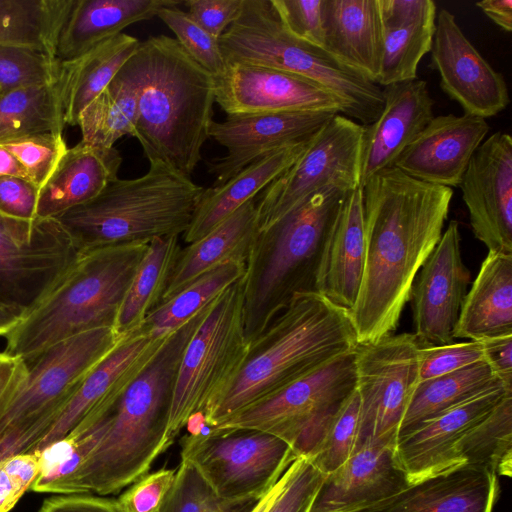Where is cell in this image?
Segmentation results:
<instances>
[{
	"mask_svg": "<svg viewBox=\"0 0 512 512\" xmlns=\"http://www.w3.org/2000/svg\"><path fill=\"white\" fill-rule=\"evenodd\" d=\"M0 176H12L29 180L24 167L17 158L2 145H0Z\"/></svg>",
	"mask_w": 512,
	"mask_h": 512,
	"instance_id": "59",
	"label": "cell"
},
{
	"mask_svg": "<svg viewBox=\"0 0 512 512\" xmlns=\"http://www.w3.org/2000/svg\"><path fill=\"white\" fill-rule=\"evenodd\" d=\"M134 90L133 136L149 162L159 161L190 177L202 160L213 121V76L175 38L150 36L116 74Z\"/></svg>",
	"mask_w": 512,
	"mask_h": 512,
	"instance_id": "2",
	"label": "cell"
},
{
	"mask_svg": "<svg viewBox=\"0 0 512 512\" xmlns=\"http://www.w3.org/2000/svg\"><path fill=\"white\" fill-rule=\"evenodd\" d=\"M365 262L362 188L349 191L340 207L321 259L316 292L350 310L360 289Z\"/></svg>",
	"mask_w": 512,
	"mask_h": 512,
	"instance_id": "27",
	"label": "cell"
},
{
	"mask_svg": "<svg viewBox=\"0 0 512 512\" xmlns=\"http://www.w3.org/2000/svg\"><path fill=\"white\" fill-rule=\"evenodd\" d=\"M361 188L365 262L348 312L358 344H367L397 329L416 276L443 234L453 189L417 180L394 166Z\"/></svg>",
	"mask_w": 512,
	"mask_h": 512,
	"instance_id": "1",
	"label": "cell"
},
{
	"mask_svg": "<svg viewBox=\"0 0 512 512\" xmlns=\"http://www.w3.org/2000/svg\"><path fill=\"white\" fill-rule=\"evenodd\" d=\"M358 345L348 310L317 292L294 295L249 344L241 368L207 412V421L218 425Z\"/></svg>",
	"mask_w": 512,
	"mask_h": 512,
	"instance_id": "4",
	"label": "cell"
},
{
	"mask_svg": "<svg viewBox=\"0 0 512 512\" xmlns=\"http://www.w3.org/2000/svg\"><path fill=\"white\" fill-rule=\"evenodd\" d=\"M359 415L357 391L342 407L316 453L310 458L323 474H328L341 466L355 449Z\"/></svg>",
	"mask_w": 512,
	"mask_h": 512,
	"instance_id": "46",
	"label": "cell"
},
{
	"mask_svg": "<svg viewBox=\"0 0 512 512\" xmlns=\"http://www.w3.org/2000/svg\"><path fill=\"white\" fill-rule=\"evenodd\" d=\"M474 236L491 252L512 254V138L496 132L473 154L458 186Z\"/></svg>",
	"mask_w": 512,
	"mask_h": 512,
	"instance_id": "18",
	"label": "cell"
},
{
	"mask_svg": "<svg viewBox=\"0 0 512 512\" xmlns=\"http://www.w3.org/2000/svg\"><path fill=\"white\" fill-rule=\"evenodd\" d=\"M39 189L51 177L68 150L62 133L46 132L1 141Z\"/></svg>",
	"mask_w": 512,
	"mask_h": 512,
	"instance_id": "45",
	"label": "cell"
},
{
	"mask_svg": "<svg viewBox=\"0 0 512 512\" xmlns=\"http://www.w3.org/2000/svg\"><path fill=\"white\" fill-rule=\"evenodd\" d=\"M124 336L112 327L89 330L48 347L26 363L24 384L0 415V439L10 430L66 404Z\"/></svg>",
	"mask_w": 512,
	"mask_h": 512,
	"instance_id": "15",
	"label": "cell"
},
{
	"mask_svg": "<svg viewBox=\"0 0 512 512\" xmlns=\"http://www.w3.org/2000/svg\"><path fill=\"white\" fill-rule=\"evenodd\" d=\"M430 52L442 90L464 113L486 119L507 107L510 100L504 77L477 51L446 9L436 16Z\"/></svg>",
	"mask_w": 512,
	"mask_h": 512,
	"instance_id": "20",
	"label": "cell"
},
{
	"mask_svg": "<svg viewBox=\"0 0 512 512\" xmlns=\"http://www.w3.org/2000/svg\"><path fill=\"white\" fill-rule=\"evenodd\" d=\"M260 498H220L195 466L181 459L159 512H251Z\"/></svg>",
	"mask_w": 512,
	"mask_h": 512,
	"instance_id": "42",
	"label": "cell"
},
{
	"mask_svg": "<svg viewBox=\"0 0 512 512\" xmlns=\"http://www.w3.org/2000/svg\"><path fill=\"white\" fill-rule=\"evenodd\" d=\"M41 472V454L28 451L0 463V512H10Z\"/></svg>",
	"mask_w": 512,
	"mask_h": 512,
	"instance_id": "50",
	"label": "cell"
},
{
	"mask_svg": "<svg viewBox=\"0 0 512 512\" xmlns=\"http://www.w3.org/2000/svg\"><path fill=\"white\" fill-rule=\"evenodd\" d=\"M39 512H123L117 499L90 493L64 494L44 501Z\"/></svg>",
	"mask_w": 512,
	"mask_h": 512,
	"instance_id": "55",
	"label": "cell"
},
{
	"mask_svg": "<svg viewBox=\"0 0 512 512\" xmlns=\"http://www.w3.org/2000/svg\"><path fill=\"white\" fill-rule=\"evenodd\" d=\"M335 113L324 111L286 112L249 116H227L212 121L209 138L226 149L219 158L207 162L221 185L245 167L277 149L311 138Z\"/></svg>",
	"mask_w": 512,
	"mask_h": 512,
	"instance_id": "21",
	"label": "cell"
},
{
	"mask_svg": "<svg viewBox=\"0 0 512 512\" xmlns=\"http://www.w3.org/2000/svg\"><path fill=\"white\" fill-rule=\"evenodd\" d=\"M249 343L243 319V277L211 304L183 352L168 422L174 441L188 418L207 412L237 375Z\"/></svg>",
	"mask_w": 512,
	"mask_h": 512,
	"instance_id": "9",
	"label": "cell"
},
{
	"mask_svg": "<svg viewBox=\"0 0 512 512\" xmlns=\"http://www.w3.org/2000/svg\"><path fill=\"white\" fill-rule=\"evenodd\" d=\"M483 360L507 385L512 386V335L479 340Z\"/></svg>",
	"mask_w": 512,
	"mask_h": 512,
	"instance_id": "57",
	"label": "cell"
},
{
	"mask_svg": "<svg viewBox=\"0 0 512 512\" xmlns=\"http://www.w3.org/2000/svg\"><path fill=\"white\" fill-rule=\"evenodd\" d=\"M312 137L266 154L225 183L205 188L190 225L182 235L184 241L190 244L201 239L243 204L254 199L299 158Z\"/></svg>",
	"mask_w": 512,
	"mask_h": 512,
	"instance_id": "31",
	"label": "cell"
},
{
	"mask_svg": "<svg viewBox=\"0 0 512 512\" xmlns=\"http://www.w3.org/2000/svg\"><path fill=\"white\" fill-rule=\"evenodd\" d=\"M166 338L151 339L139 328L125 335L85 377L58 418L30 451H42L77 425H93L108 416Z\"/></svg>",
	"mask_w": 512,
	"mask_h": 512,
	"instance_id": "19",
	"label": "cell"
},
{
	"mask_svg": "<svg viewBox=\"0 0 512 512\" xmlns=\"http://www.w3.org/2000/svg\"><path fill=\"white\" fill-rule=\"evenodd\" d=\"M362 134V124L334 115L299 158L262 191L256 202L258 231L322 190L359 188Z\"/></svg>",
	"mask_w": 512,
	"mask_h": 512,
	"instance_id": "12",
	"label": "cell"
},
{
	"mask_svg": "<svg viewBox=\"0 0 512 512\" xmlns=\"http://www.w3.org/2000/svg\"><path fill=\"white\" fill-rule=\"evenodd\" d=\"M22 314L0 302V336L5 337L17 324Z\"/></svg>",
	"mask_w": 512,
	"mask_h": 512,
	"instance_id": "61",
	"label": "cell"
},
{
	"mask_svg": "<svg viewBox=\"0 0 512 512\" xmlns=\"http://www.w3.org/2000/svg\"><path fill=\"white\" fill-rule=\"evenodd\" d=\"M355 350L238 411L216 425V429L269 433L288 443L297 457L312 458L334 419L356 391Z\"/></svg>",
	"mask_w": 512,
	"mask_h": 512,
	"instance_id": "10",
	"label": "cell"
},
{
	"mask_svg": "<svg viewBox=\"0 0 512 512\" xmlns=\"http://www.w3.org/2000/svg\"><path fill=\"white\" fill-rule=\"evenodd\" d=\"M149 243L111 245L79 252L76 260L5 336L6 353L30 362L74 335L114 328Z\"/></svg>",
	"mask_w": 512,
	"mask_h": 512,
	"instance_id": "5",
	"label": "cell"
},
{
	"mask_svg": "<svg viewBox=\"0 0 512 512\" xmlns=\"http://www.w3.org/2000/svg\"><path fill=\"white\" fill-rule=\"evenodd\" d=\"M348 192L329 188L315 193L258 231L243 276V319L249 344L294 295L316 292L324 248Z\"/></svg>",
	"mask_w": 512,
	"mask_h": 512,
	"instance_id": "6",
	"label": "cell"
},
{
	"mask_svg": "<svg viewBox=\"0 0 512 512\" xmlns=\"http://www.w3.org/2000/svg\"><path fill=\"white\" fill-rule=\"evenodd\" d=\"M157 17L175 34L184 51L213 77L225 71L219 38L203 30L187 12L178 6L164 7L158 11Z\"/></svg>",
	"mask_w": 512,
	"mask_h": 512,
	"instance_id": "44",
	"label": "cell"
},
{
	"mask_svg": "<svg viewBox=\"0 0 512 512\" xmlns=\"http://www.w3.org/2000/svg\"><path fill=\"white\" fill-rule=\"evenodd\" d=\"M418 347L415 336L408 333L357 346L359 415L354 452L365 447L395 448L419 382Z\"/></svg>",
	"mask_w": 512,
	"mask_h": 512,
	"instance_id": "11",
	"label": "cell"
},
{
	"mask_svg": "<svg viewBox=\"0 0 512 512\" xmlns=\"http://www.w3.org/2000/svg\"><path fill=\"white\" fill-rule=\"evenodd\" d=\"M213 79L215 102L227 116L308 111L344 114L342 102L328 89L291 72L231 63Z\"/></svg>",
	"mask_w": 512,
	"mask_h": 512,
	"instance_id": "16",
	"label": "cell"
},
{
	"mask_svg": "<svg viewBox=\"0 0 512 512\" xmlns=\"http://www.w3.org/2000/svg\"><path fill=\"white\" fill-rule=\"evenodd\" d=\"M181 0H70L57 33L55 58L75 60L127 26L157 16Z\"/></svg>",
	"mask_w": 512,
	"mask_h": 512,
	"instance_id": "28",
	"label": "cell"
},
{
	"mask_svg": "<svg viewBox=\"0 0 512 512\" xmlns=\"http://www.w3.org/2000/svg\"><path fill=\"white\" fill-rule=\"evenodd\" d=\"M256 202L247 201L207 235L181 248L161 302L219 265L246 264L258 233Z\"/></svg>",
	"mask_w": 512,
	"mask_h": 512,
	"instance_id": "32",
	"label": "cell"
},
{
	"mask_svg": "<svg viewBox=\"0 0 512 512\" xmlns=\"http://www.w3.org/2000/svg\"><path fill=\"white\" fill-rule=\"evenodd\" d=\"M66 404L57 406L38 418L7 432L0 439V463L10 456L30 451L49 430Z\"/></svg>",
	"mask_w": 512,
	"mask_h": 512,
	"instance_id": "54",
	"label": "cell"
},
{
	"mask_svg": "<svg viewBox=\"0 0 512 512\" xmlns=\"http://www.w3.org/2000/svg\"><path fill=\"white\" fill-rule=\"evenodd\" d=\"M476 6L502 30L512 31L511 0H483L477 2Z\"/></svg>",
	"mask_w": 512,
	"mask_h": 512,
	"instance_id": "58",
	"label": "cell"
},
{
	"mask_svg": "<svg viewBox=\"0 0 512 512\" xmlns=\"http://www.w3.org/2000/svg\"><path fill=\"white\" fill-rule=\"evenodd\" d=\"M508 392L512 388L486 392L400 434L394 454L410 485L456 468V453L463 439Z\"/></svg>",
	"mask_w": 512,
	"mask_h": 512,
	"instance_id": "22",
	"label": "cell"
},
{
	"mask_svg": "<svg viewBox=\"0 0 512 512\" xmlns=\"http://www.w3.org/2000/svg\"><path fill=\"white\" fill-rule=\"evenodd\" d=\"M184 5L197 25L219 38L240 15L243 0H186Z\"/></svg>",
	"mask_w": 512,
	"mask_h": 512,
	"instance_id": "53",
	"label": "cell"
},
{
	"mask_svg": "<svg viewBox=\"0 0 512 512\" xmlns=\"http://www.w3.org/2000/svg\"><path fill=\"white\" fill-rule=\"evenodd\" d=\"M460 243L459 223L452 220L414 281L410 296L415 327L413 335L420 345L437 346L453 342L470 282Z\"/></svg>",
	"mask_w": 512,
	"mask_h": 512,
	"instance_id": "17",
	"label": "cell"
},
{
	"mask_svg": "<svg viewBox=\"0 0 512 512\" xmlns=\"http://www.w3.org/2000/svg\"><path fill=\"white\" fill-rule=\"evenodd\" d=\"M180 250L178 235L157 237L149 242L114 325L119 335L137 330L161 303Z\"/></svg>",
	"mask_w": 512,
	"mask_h": 512,
	"instance_id": "37",
	"label": "cell"
},
{
	"mask_svg": "<svg viewBox=\"0 0 512 512\" xmlns=\"http://www.w3.org/2000/svg\"><path fill=\"white\" fill-rule=\"evenodd\" d=\"M289 474L290 470L288 467L281 478L276 482V484L259 499L258 503L251 512H267L274 503L277 496L285 487L289 478Z\"/></svg>",
	"mask_w": 512,
	"mask_h": 512,
	"instance_id": "60",
	"label": "cell"
},
{
	"mask_svg": "<svg viewBox=\"0 0 512 512\" xmlns=\"http://www.w3.org/2000/svg\"><path fill=\"white\" fill-rule=\"evenodd\" d=\"M383 108L363 125L360 187L374 174L393 167L397 158L434 118L427 83L418 78L382 87Z\"/></svg>",
	"mask_w": 512,
	"mask_h": 512,
	"instance_id": "24",
	"label": "cell"
},
{
	"mask_svg": "<svg viewBox=\"0 0 512 512\" xmlns=\"http://www.w3.org/2000/svg\"><path fill=\"white\" fill-rule=\"evenodd\" d=\"M137 120V99L133 88L119 76L82 111L78 126L81 141L114 147L124 135L133 136Z\"/></svg>",
	"mask_w": 512,
	"mask_h": 512,
	"instance_id": "41",
	"label": "cell"
},
{
	"mask_svg": "<svg viewBox=\"0 0 512 512\" xmlns=\"http://www.w3.org/2000/svg\"><path fill=\"white\" fill-rule=\"evenodd\" d=\"M140 42L120 33L75 60L61 62L66 125H78L82 111L108 86Z\"/></svg>",
	"mask_w": 512,
	"mask_h": 512,
	"instance_id": "34",
	"label": "cell"
},
{
	"mask_svg": "<svg viewBox=\"0 0 512 512\" xmlns=\"http://www.w3.org/2000/svg\"><path fill=\"white\" fill-rule=\"evenodd\" d=\"M61 74V62L31 48L0 44V91L51 83Z\"/></svg>",
	"mask_w": 512,
	"mask_h": 512,
	"instance_id": "43",
	"label": "cell"
},
{
	"mask_svg": "<svg viewBox=\"0 0 512 512\" xmlns=\"http://www.w3.org/2000/svg\"><path fill=\"white\" fill-rule=\"evenodd\" d=\"M180 445L181 459L223 499L262 497L298 458L282 439L250 429H215L203 440Z\"/></svg>",
	"mask_w": 512,
	"mask_h": 512,
	"instance_id": "13",
	"label": "cell"
},
{
	"mask_svg": "<svg viewBox=\"0 0 512 512\" xmlns=\"http://www.w3.org/2000/svg\"><path fill=\"white\" fill-rule=\"evenodd\" d=\"M436 5L419 17L383 27L382 56L376 84L380 87L417 78L418 65L430 52L435 28Z\"/></svg>",
	"mask_w": 512,
	"mask_h": 512,
	"instance_id": "40",
	"label": "cell"
},
{
	"mask_svg": "<svg viewBox=\"0 0 512 512\" xmlns=\"http://www.w3.org/2000/svg\"><path fill=\"white\" fill-rule=\"evenodd\" d=\"M122 157L115 147H101L80 141L61 159L39 189L36 218H57L97 197L118 178Z\"/></svg>",
	"mask_w": 512,
	"mask_h": 512,
	"instance_id": "29",
	"label": "cell"
},
{
	"mask_svg": "<svg viewBox=\"0 0 512 512\" xmlns=\"http://www.w3.org/2000/svg\"><path fill=\"white\" fill-rule=\"evenodd\" d=\"M70 0H0V44L55 57V41Z\"/></svg>",
	"mask_w": 512,
	"mask_h": 512,
	"instance_id": "39",
	"label": "cell"
},
{
	"mask_svg": "<svg viewBox=\"0 0 512 512\" xmlns=\"http://www.w3.org/2000/svg\"><path fill=\"white\" fill-rule=\"evenodd\" d=\"M270 1L282 28L288 35L300 42L323 49V0Z\"/></svg>",
	"mask_w": 512,
	"mask_h": 512,
	"instance_id": "47",
	"label": "cell"
},
{
	"mask_svg": "<svg viewBox=\"0 0 512 512\" xmlns=\"http://www.w3.org/2000/svg\"><path fill=\"white\" fill-rule=\"evenodd\" d=\"M78 254L56 218L22 221L0 214V302L24 314Z\"/></svg>",
	"mask_w": 512,
	"mask_h": 512,
	"instance_id": "14",
	"label": "cell"
},
{
	"mask_svg": "<svg viewBox=\"0 0 512 512\" xmlns=\"http://www.w3.org/2000/svg\"><path fill=\"white\" fill-rule=\"evenodd\" d=\"M417 360L419 381H423L483 360V348L475 340L437 346L419 344Z\"/></svg>",
	"mask_w": 512,
	"mask_h": 512,
	"instance_id": "48",
	"label": "cell"
},
{
	"mask_svg": "<svg viewBox=\"0 0 512 512\" xmlns=\"http://www.w3.org/2000/svg\"><path fill=\"white\" fill-rule=\"evenodd\" d=\"M489 130L482 117L466 113L434 116L397 158L394 167L426 183L458 187Z\"/></svg>",
	"mask_w": 512,
	"mask_h": 512,
	"instance_id": "23",
	"label": "cell"
},
{
	"mask_svg": "<svg viewBox=\"0 0 512 512\" xmlns=\"http://www.w3.org/2000/svg\"><path fill=\"white\" fill-rule=\"evenodd\" d=\"M289 470L285 487L267 512H309L325 474L305 457H298Z\"/></svg>",
	"mask_w": 512,
	"mask_h": 512,
	"instance_id": "49",
	"label": "cell"
},
{
	"mask_svg": "<svg viewBox=\"0 0 512 512\" xmlns=\"http://www.w3.org/2000/svg\"><path fill=\"white\" fill-rule=\"evenodd\" d=\"M512 335V254L488 251L467 292L454 338L483 340Z\"/></svg>",
	"mask_w": 512,
	"mask_h": 512,
	"instance_id": "33",
	"label": "cell"
},
{
	"mask_svg": "<svg viewBox=\"0 0 512 512\" xmlns=\"http://www.w3.org/2000/svg\"><path fill=\"white\" fill-rule=\"evenodd\" d=\"M219 44L226 64L274 68L321 84L342 102L343 115L362 125L372 123L383 108L382 87L325 50L288 35L270 0H243L240 15L219 37Z\"/></svg>",
	"mask_w": 512,
	"mask_h": 512,
	"instance_id": "8",
	"label": "cell"
},
{
	"mask_svg": "<svg viewBox=\"0 0 512 512\" xmlns=\"http://www.w3.org/2000/svg\"><path fill=\"white\" fill-rule=\"evenodd\" d=\"M176 475V468H160L132 483L117 501L123 512H159Z\"/></svg>",
	"mask_w": 512,
	"mask_h": 512,
	"instance_id": "51",
	"label": "cell"
},
{
	"mask_svg": "<svg viewBox=\"0 0 512 512\" xmlns=\"http://www.w3.org/2000/svg\"><path fill=\"white\" fill-rule=\"evenodd\" d=\"M323 49L376 84L383 27L377 0H323Z\"/></svg>",
	"mask_w": 512,
	"mask_h": 512,
	"instance_id": "30",
	"label": "cell"
},
{
	"mask_svg": "<svg viewBox=\"0 0 512 512\" xmlns=\"http://www.w3.org/2000/svg\"><path fill=\"white\" fill-rule=\"evenodd\" d=\"M63 81L0 91V142L28 135L62 133Z\"/></svg>",
	"mask_w": 512,
	"mask_h": 512,
	"instance_id": "36",
	"label": "cell"
},
{
	"mask_svg": "<svg viewBox=\"0 0 512 512\" xmlns=\"http://www.w3.org/2000/svg\"><path fill=\"white\" fill-rule=\"evenodd\" d=\"M498 495L494 472L466 465L411 484L361 512H492Z\"/></svg>",
	"mask_w": 512,
	"mask_h": 512,
	"instance_id": "26",
	"label": "cell"
},
{
	"mask_svg": "<svg viewBox=\"0 0 512 512\" xmlns=\"http://www.w3.org/2000/svg\"><path fill=\"white\" fill-rule=\"evenodd\" d=\"M409 485L394 448L365 447L325 475L309 512H361Z\"/></svg>",
	"mask_w": 512,
	"mask_h": 512,
	"instance_id": "25",
	"label": "cell"
},
{
	"mask_svg": "<svg viewBox=\"0 0 512 512\" xmlns=\"http://www.w3.org/2000/svg\"><path fill=\"white\" fill-rule=\"evenodd\" d=\"M212 302L169 335L128 385L104 435L62 494H115L147 474L156 458L173 443L168 422L178 368L187 343Z\"/></svg>",
	"mask_w": 512,
	"mask_h": 512,
	"instance_id": "3",
	"label": "cell"
},
{
	"mask_svg": "<svg viewBox=\"0 0 512 512\" xmlns=\"http://www.w3.org/2000/svg\"><path fill=\"white\" fill-rule=\"evenodd\" d=\"M246 264L230 261L204 273L178 293L161 302L139 329L151 339H164L181 328L226 288L242 278Z\"/></svg>",
	"mask_w": 512,
	"mask_h": 512,
	"instance_id": "38",
	"label": "cell"
},
{
	"mask_svg": "<svg viewBox=\"0 0 512 512\" xmlns=\"http://www.w3.org/2000/svg\"><path fill=\"white\" fill-rule=\"evenodd\" d=\"M27 373L28 367L23 359L0 353V415L21 389Z\"/></svg>",
	"mask_w": 512,
	"mask_h": 512,
	"instance_id": "56",
	"label": "cell"
},
{
	"mask_svg": "<svg viewBox=\"0 0 512 512\" xmlns=\"http://www.w3.org/2000/svg\"><path fill=\"white\" fill-rule=\"evenodd\" d=\"M39 188L29 180L0 176V214L22 221H33Z\"/></svg>",
	"mask_w": 512,
	"mask_h": 512,
	"instance_id": "52",
	"label": "cell"
},
{
	"mask_svg": "<svg viewBox=\"0 0 512 512\" xmlns=\"http://www.w3.org/2000/svg\"><path fill=\"white\" fill-rule=\"evenodd\" d=\"M503 387L512 388L484 360L419 381L402 420L399 435L458 404Z\"/></svg>",
	"mask_w": 512,
	"mask_h": 512,
	"instance_id": "35",
	"label": "cell"
},
{
	"mask_svg": "<svg viewBox=\"0 0 512 512\" xmlns=\"http://www.w3.org/2000/svg\"><path fill=\"white\" fill-rule=\"evenodd\" d=\"M149 164L144 175L117 178L56 218L78 252L184 234L205 188L162 162Z\"/></svg>",
	"mask_w": 512,
	"mask_h": 512,
	"instance_id": "7",
	"label": "cell"
}]
</instances>
